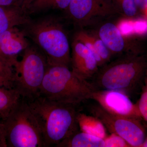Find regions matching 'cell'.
Returning a JSON list of instances; mask_svg holds the SVG:
<instances>
[{"mask_svg": "<svg viewBox=\"0 0 147 147\" xmlns=\"http://www.w3.org/2000/svg\"><path fill=\"white\" fill-rule=\"evenodd\" d=\"M42 131L44 147H56L79 131L76 105L39 95L26 100Z\"/></svg>", "mask_w": 147, "mask_h": 147, "instance_id": "cell-1", "label": "cell"}, {"mask_svg": "<svg viewBox=\"0 0 147 147\" xmlns=\"http://www.w3.org/2000/svg\"><path fill=\"white\" fill-rule=\"evenodd\" d=\"M147 69L146 56L126 54L100 67L92 83L97 90H115L127 94L143 87Z\"/></svg>", "mask_w": 147, "mask_h": 147, "instance_id": "cell-2", "label": "cell"}, {"mask_svg": "<svg viewBox=\"0 0 147 147\" xmlns=\"http://www.w3.org/2000/svg\"><path fill=\"white\" fill-rule=\"evenodd\" d=\"M96 90L92 83L80 77L69 67L48 65L39 95L76 106L90 99L92 94Z\"/></svg>", "mask_w": 147, "mask_h": 147, "instance_id": "cell-3", "label": "cell"}, {"mask_svg": "<svg viewBox=\"0 0 147 147\" xmlns=\"http://www.w3.org/2000/svg\"><path fill=\"white\" fill-rule=\"evenodd\" d=\"M24 26L26 35L39 47L48 64L69 67L71 64L70 46L59 21L55 18L46 17L31 21Z\"/></svg>", "mask_w": 147, "mask_h": 147, "instance_id": "cell-4", "label": "cell"}, {"mask_svg": "<svg viewBox=\"0 0 147 147\" xmlns=\"http://www.w3.org/2000/svg\"><path fill=\"white\" fill-rule=\"evenodd\" d=\"M3 121L7 147H44L41 127L26 100L21 98Z\"/></svg>", "mask_w": 147, "mask_h": 147, "instance_id": "cell-5", "label": "cell"}, {"mask_svg": "<svg viewBox=\"0 0 147 147\" xmlns=\"http://www.w3.org/2000/svg\"><path fill=\"white\" fill-rule=\"evenodd\" d=\"M48 65L45 55L36 47L29 45L24 50L22 59L13 67V88L21 98L29 100L39 95Z\"/></svg>", "mask_w": 147, "mask_h": 147, "instance_id": "cell-6", "label": "cell"}, {"mask_svg": "<svg viewBox=\"0 0 147 147\" xmlns=\"http://www.w3.org/2000/svg\"><path fill=\"white\" fill-rule=\"evenodd\" d=\"M89 110L110 133L120 136L131 147H141L147 135L142 120L112 114L98 104L91 105Z\"/></svg>", "mask_w": 147, "mask_h": 147, "instance_id": "cell-7", "label": "cell"}, {"mask_svg": "<svg viewBox=\"0 0 147 147\" xmlns=\"http://www.w3.org/2000/svg\"><path fill=\"white\" fill-rule=\"evenodd\" d=\"M66 11L71 21L81 28L117 14L111 0H71Z\"/></svg>", "mask_w": 147, "mask_h": 147, "instance_id": "cell-8", "label": "cell"}, {"mask_svg": "<svg viewBox=\"0 0 147 147\" xmlns=\"http://www.w3.org/2000/svg\"><path fill=\"white\" fill-rule=\"evenodd\" d=\"M90 99L95 100L112 114L142 120L137 104L133 103L127 94L123 92L115 90H96L92 94Z\"/></svg>", "mask_w": 147, "mask_h": 147, "instance_id": "cell-9", "label": "cell"}, {"mask_svg": "<svg viewBox=\"0 0 147 147\" xmlns=\"http://www.w3.org/2000/svg\"><path fill=\"white\" fill-rule=\"evenodd\" d=\"M24 30L11 28L0 34V57L13 67L18 61V55L30 45Z\"/></svg>", "mask_w": 147, "mask_h": 147, "instance_id": "cell-10", "label": "cell"}, {"mask_svg": "<svg viewBox=\"0 0 147 147\" xmlns=\"http://www.w3.org/2000/svg\"><path fill=\"white\" fill-rule=\"evenodd\" d=\"M71 49L72 71L86 80L93 78L99 68L93 54L82 42L74 38Z\"/></svg>", "mask_w": 147, "mask_h": 147, "instance_id": "cell-11", "label": "cell"}, {"mask_svg": "<svg viewBox=\"0 0 147 147\" xmlns=\"http://www.w3.org/2000/svg\"><path fill=\"white\" fill-rule=\"evenodd\" d=\"M95 32L108 47L113 56L138 54L131 47L127 37L121 33L116 24L112 22H105Z\"/></svg>", "mask_w": 147, "mask_h": 147, "instance_id": "cell-12", "label": "cell"}, {"mask_svg": "<svg viewBox=\"0 0 147 147\" xmlns=\"http://www.w3.org/2000/svg\"><path fill=\"white\" fill-rule=\"evenodd\" d=\"M28 14L18 6H0V34L13 27L28 24L32 20Z\"/></svg>", "mask_w": 147, "mask_h": 147, "instance_id": "cell-13", "label": "cell"}, {"mask_svg": "<svg viewBox=\"0 0 147 147\" xmlns=\"http://www.w3.org/2000/svg\"><path fill=\"white\" fill-rule=\"evenodd\" d=\"M104 139L86 132L79 131L65 139L57 147H104Z\"/></svg>", "mask_w": 147, "mask_h": 147, "instance_id": "cell-14", "label": "cell"}, {"mask_svg": "<svg viewBox=\"0 0 147 147\" xmlns=\"http://www.w3.org/2000/svg\"><path fill=\"white\" fill-rule=\"evenodd\" d=\"M21 98L14 88L0 87V120L4 121L6 119Z\"/></svg>", "mask_w": 147, "mask_h": 147, "instance_id": "cell-15", "label": "cell"}, {"mask_svg": "<svg viewBox=\"0 0 147 147\" xmlns=\"http://www.w3.org/2000/svg\"><path fill=\"white\" fill-rule=\"evenodd\" d=\"M77 120L80 131L103 139L107 136L105 127L94 116L79 113Z\"/></svg>", "mask_w": 147, "mask_h": 147, "instance_id": "cell-16", "label": "cell"}, {"mask_svg": "<svg viewBox=\"0 0 147 147\" xmlns=\"http://www.w3.org/2000/svg\"><path fill=\"white\" fill-rule=\"evenodd\" d=\"M71 0H33L27 9L28 13H39L50 9L66 11Z\"/></svg>", "mask_w": 147, "mask_h": 147, "instance_id": "cell-17", "label": "cell"}, {"mask_svg": "<svg viewBox=\"0 0 147 147\" xmlns=\"http://www.w3.org/2000/svg\"><path fill=\"white\" fill-rule=\"evenodd\" d=\"M117 13L123 18L131 19L137 15V9L135 0H111Z\"/></svg>", "mask_w": 147, "mask_h": 147, "instance_id": "cell-18", "label": "cell"}, {"mask_svg": "<svg viewBox=\"0 0 147 147\" xmlns=\"http://www.w3.org/2000/svg\"><path fill=\"white\" fill-rule=\"evenodd\" d=\"M141 118L147 128V81L145 80L140 98L136 103Z\"/></svg>", "mask_w": 147, "mask_h": 147, "instance_id": "cell-19", "label": "cell"}, {"mask_svg": "<svg viewBox=\"0 0 147 147\" xmlns=\"http://www.w3.org/2000/svg\"><path fill=\"white\" fill-rule=\"evenodd\" d=\"M0 77L7 81L13 86L14 74L13 67L9 65L2 59L0 57Z\"/></svg>", "mask_w": 147, "mask_h": 147, "instance_id": "cell-20", "label": "cell"}, {"mask_svg": "<svg viewBox=\"0 0 147 147\" xmlns=\"http://www.w3.org/2000/svg\"><path fill=\"white\" fill-rule=\"evenodd\" d=\"M104 139L105 147H131L123 138L114 133H111Z\"/></svg>", "mask_w": 147, "mask_h": 147, "instance_id": "cell-21", "label": "cell"}, {"mask_svg": "<svg viewBox=\"0 0 147 147\" xmlns=\"http://www.w3.org/2000/svg\"><path fill=\"white\" fill-rule=\"evenodd\" d=\"M134 33L138 34H143L147 32V21L144 20L133 21Z\"/></svg>", "mask_w": 147, "mask_h": 147, "instance_id": "cell-22", "label": "cell"}, {"mask_svg": "<svg viewBox=\"0 0 147 147\" xmlns=\"http://www.w3.org/2000/svg\"><path fill=\"white\" fill-rule=\"evenodd\" d=\"M0 147H7L3 121L0 120Z\"/></svg>", "mask_w": 147, "mask_h": 147, "instance_id": "cell-23", "label": "cell"}, {"mask_svg": "<svg viewBox=\"0 0 147 147\" xmlns=\"http://www.w3.org/2000/svg\"><path fill=\"white\" fill-rule=\"evenodd\" d=\"M33 0H16L14 5L20 7L27 11V8Z\"/></svg>", "mask_w": 147, "mask_h": 147, "instance_id": "cell-24", "label": "cell"}, {"mask_svg": "<svg viewBox=\"0 0 147 147\" xmlns=\"http://www.w3.org/2000/svg\"><path fill=\"white\" fill-rule=\"evenodd\" d=\"M137 10L145 11L147 8V0H135Z\"/></svg>", "mask_w": 147, "mask_h": 147, "instance_id": "cell-25", "label": "cell"}, {"mask_svg": "<svg viewBox=\"0 0 147 147\" xmlns=\"http://www.w3.org/2000/svg\"><path fill=\"white\" fill-rule=\"evenodd\" d=\"M16 0H0V6H9L14 5Z\"/></svg>", "mask_w": 147, "mask_h": 147, "instance_id": "cell-26", "label": "cell"}, {"mask_svg": "<svg viewBox=\"0 0 147 147\" xmlns=\"http://www.w3.org/2000/svg\"><path fill=\"white\" fill-rule=\"evenodd\" d=\"M0 87H5L8 88H13L12 85L8 82L0 77Z\"/></svg>", "mask_w": 147, "mask_h": 147, "instance_id": "cell-27", "label": "cell"}, {"mask_svg": "<svg viewBox=\"0 0 147 147\" xmlns=\"http://www.w3.org/2000/svg\"><path fill=\"white\" fill-rule=\"evenodd\" d=\"M141 147H147V135Z\"/></svg>", "mask_w": 147, "mask_h": 147, "instance_id": "cell-28", "label": "cell"}, {"mask_svg": "<svg viewBox=\"0 0 147 147\" xmlns=\"http://www.w3.org/2000/svg\"><path fill=\"white\" fill-rule=\"evenodd\" d=\"M145 80H146L147 81V69L146 71V76H145Z\"/></svg>", "mask_w": 147, "mask_h": 147, "instance_id": "cell-29", "label": "cell"}, {"mask_svg": "<svg viewBox=\"0 0 147 147\" xmlns=\"http://www.w3.org/2000/svg\"><path fill=\"white\" fill-rule=\"evenodd\" d=\"M146 11V13H147V8L146 9V11Z\"/></svg>", "mask_w": 147, "mask_h": 147, "instance_id": "cell-30", "label": "cell"}]
</instances>
